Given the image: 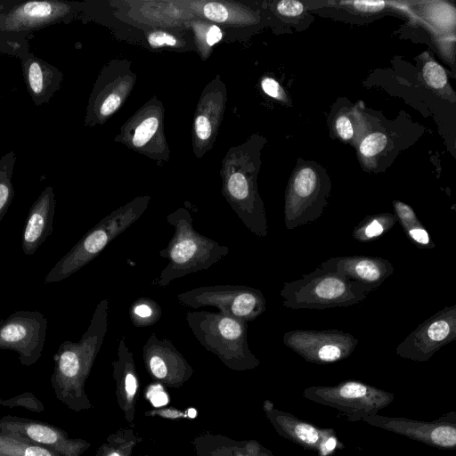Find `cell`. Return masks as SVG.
<instances>
[{"label":"cell","instance_id":"obj_1","mask_svg":"<svg viewBox=\"0 0 456 456\" xmlns=\"http://www.w3.org/2000/svg\"><path fill=\"white\" fill-rule=\"evenodd\" d=\"M109 301L96 305L89 326L78 342H62L53 354L50 382L57 400L78 413L93 408L85 387L108 330Z\"/></svg>","mask_w":456,"mask_h":456},{"label":"cell","instance_id":"obj_2","mask_svg":"<svg viewBox=\"0 0 456 456\" xmlns=\"http://www.w3.org/2000/svg\"><path fill=\"white\" fill-rule=\"evenodd\" d=\"M174 227L167 247L159 254L167 265L151 284L166 287L173 281L200 271L208 270L226 256L229 247L200 233L193 227L191 214L180 208L167 216Z\"/></svg>","mask_w":456,"mask_h":456},{"label":"cell","instance_id":"obj_3","mask_svg":"<svg viewBox=\"0 0 456 456\" xmlns=\"http://www.w3.org/2000/svg\"><path fill=\"white\" fill-rule=\"evenodd\" d=\"M185 320L198 342L232 370H247L259 365L249 349L248 322L220 312L188 311Z\"/></svg>","mask_w":456,"mask_h":456},{"label":"cell","instance_id":"obj_4","mask_svg":"<svg viewBox=\"0 0 456 456\" xmlns=\"http://www.w3.org/2000/svg\"><path fill=\"white\" fill-rule=\"evenodd\" d=\"M368 293L344 274L320 265L298 280L285 281L280 291L282 305L294 310L350 306L363 301Z\"/></svg>","mask_w":456,"mask_h":456},{"label":"cell","instance_id":"obj_5","mask_svg":"<svg viewBox=\"0 0 456 456\" xmlns=\"http://www.w3.org/2000/svg\"><path fill=\"white\" fill-rule=\"evenodd\" d=\"M147 199H137L113 211L90 229L45 275V284L61 281L94 260L146 210Z\"/></svg>","mask_w":456,"mask_h":456},{"label":"cell","instance_id":"obj_6","mask_svg":"<svg viewBox=\"0 0 456 456\" xmlns=\"http://www.w3.org/2000/svg\"><path fill=\"white\" fill-rule=\"evenodd\" d=\"M178 302L194 310L214 306L218 312L251 322L266 310V300L258 289L243 285H214L191 289L177 295Z\"/></svg>","mask_w":456,"mask_h":456},{"label":"cell","instance_id":"obj_7","mask_svg":"<svg viewBox=\"0 0 456 456\" xmlns=\"http://www.w3.org/2000/svg\"><path fill=\"white\" fill-rule=\"evenodd\" d=\"M330 183L321 170L305 166L291 176L285 195L284 224L288 230L314 222L328 205Z\"/></svg>","mask_w":456,"mask_h":456},{"label":"cell","instance_id":"obj_8","mask_svg":"<svg viewBox=\"0 0 456 456\" xmlns=\"http://www.w3.org/2000/svg\"><path fill=\"white\" fill-rule=\"evenodd\" d=\"M47 319L38 311L19 310L0 320V349L18 353L21 365L35 364L42 355Z\"/></svg>","mask_w":456,"mask_h":456},{"label":"cell","instance_id":"obj_9","mask_svg":"<svg viewBox=\"0 0 456 456\" xmlns=\"http://www.w3.org/2000/svg\"><path fill=\"white\" fill-rule=\"evenodd\" d=\"M282 341L305 360L320 363L350 355L359 342L351 333L338 330H293L284 333Z\"/></svg>","mask_w":456,"mask_h":456},{"label":"cell","instance_id":"obj_10","mask_svg":"<svg viewBox=\"0 0 456 456\" xmlns=\"http://www.w3.org/2000/svg\"><path fill=\"white\" fill-rule=\"evenodd\" d=\"M455 338L456 305H452L420 323L398 345L396 353L403 357L424 361Z\"/></svg>","mask_w":456,"mask_h":456},{"label":"cell","instance_id":"obj_11","mask_svg":"<svg viewBox=\"0 0 456 456\" xmlns=\"http://www.w3.org/2000/svg\"><path fill=\"white\" fill-rule=\"evenodd\" d=\"M0 431L15 435L61 456H81L91 446L90 442L70 438L63 429L45 421L12 415L0 418Z\"/></svg>","mask_w":456,"mask_h":456},{"label":"cell","instance_id":"obj_12","mask_svg":"<svg viewBox=\"0 0 456 456\" xmlns=\"http://www.w3.org/2000/svg\"><path fill=\"white\" fill-rule=\"evenodd\" d=\"M142 361L149 376L157 383L179 388L193 375L183 354L167 338L151 333L142 346Z\"/></svg>","mask_w":456,"mask_h":456},{"label":"cell","instance_id":"obj_13","mask_svg":"<svg viewBox=\"0 0 456 456\" xmlns=\"http://www.w3.org/2000/svg\"><path fill=\"white\" fill-rule=\"evenodd\" d=\"M320 266L344 274L362 285L369 293L379 287L395 270L388 260L368 256L330 257L323 261Z\"/></svg>","mask_w":456,"mask_h":456},{"label":"cell","instance_id":"obj_14","mask_svg":"<svg viewBox=\"0 0 456 456\" xmlns=\"http://www.w3.org/2000/svg\"><path fill=\"white\" fill-rule=\"evenodd\" d=\"M112 376L116 383V398L125 419L132 424L134 420L136 403L140 391V379L134 354L122 336L118 344L117 359L111 362Z\"/></svg>","mask_w":456,"mask_h":456},{"label":"cell","instance_id":"obj_15","mask_svg":"<svg viewBox=\"0 0 456 456\" xmlns=\"http://www.w3.org/2000/svg\"><path fill=\"white\" fill-rule=\"evenodd\" d=\"M55 205L53 188L47 187L31 206L21 235V248L26 256L35 254L51 235Z\"/></svg>","mask_w":456,"mask_h":456},{"label":"cell","instance_id":"obj_16","mask_svg":"<svg viewBox=\"0 0 456 456\" xmlns=\"http://www.w3.org/2000/svg\"><path fill=\"white\" fill-rule=\"evenodd\" d=\"M393 207L397 220L408 239L419 248H434L436 244L432 241L428 232L418 219L413 208L408 204L394 200Z\"/></svg>","mask_w":456,"mask_h":456},{"label":"cell","instance_id":"obj_17","mask_svg":"<svg viewBox=\"0 0 456 456\" xmlns=\"http://www.w3.org/2000/svg\"><path fill=\"white\" fill-rule=\"evenodd\" d=\"M134 427L120 428L110 434L97 449L94 456H131L134 448L142 442Z\"/></svg>","mask_w":456,"mask_h":456},{"label":"cell","instance_id":"obj_18","mask_svg":"<svg viewBox=\"0 0 456 456\" xmlns=\"http://www.w3.org/2000/svg\"><path fill=\"white\" fill-rule=\"evenodd\" d=\"M396 222L395 215L391 213L368 216L354 226L352 236L357 241L370 242L387 232Z\"/></svg>","mask_w":456,"mask_h":456},{"label":"cell","instance_id":"obj_19","mask_svg":"<svg viewBox=\"0 0 456 456\" xmlns=\"http://www.w3.org/2000/svg\"><path fill=\"white\" fill-rule=\"evenodd\" d=\"M0 456H61L11 433L0 431Z\"/></svg>","mask_w":456,"mask_h":456},{"label":"cell","instance_id":"obj_20","mask_svg":"<svg viewBox=\"0 0 456 456\" xmlns=\"http://www.w3.org/2000/svg\"><path fill=\"white\" fill-rule=\"evenodd\" d=\"M50 68L37 60H28L25 73L28 88L35 100L43 99L50 89Z\"/></svg>","mask_w":456,"mask_h":456},{"label":"cell","instance_id":"obj_21","mask_svg":"<svg viewBox=\"0 0 456 456\" xmlns=\"http://www.w3.org/2000/svg\"><path fill=\"white\" fill-rule=\"evenodd\" d=\"M160 305L149 297H139L129 308L131 322L135 327H150L156 324L161 318Z\"/></svg>","mask_w":456,"mask_h":456},{"label":"cell","instance_id":"obj_22","mask_svg":"<svg viewBox=\"0 0 456 456\" xmlns=\"http://www.w3.org/2000/svg\"><path fill=\"white\" fill-rule=\"evenodd\" d=\"M56 11V6L49 2H28L17 9L15 16L26 25H37L50 20Z\"/></svg>","mask_w":456,"mask_h":456},{"label":"cell","instance_id":"obj_23","mask_svg":"<svg viewBox=\"0 0 456 456\" xmlns=\"http://www.w3.org/2000/svg\"><path fill=\"white\" fill-rule=\"evenodd\" d=\"M388 143L387 135L376 131L366 135L360 143L359 152L366 159H370L385 151Z\"/></svg>","mask_w":456,"mask_h":456},{"label":"cell","instance_id":"obj_24","mask_svg":"<svg viewBox=\"0 0 456 456\" xmlns=\"http://www.w3.org/2000/svg\"><path fill=\"white\" fill-rule=\"evenodd\" d=\"M0 405L13 408L22 407L34 412H42L44 404L32 393L25 392L9 399L0 397Z\"/></svg>","mask_w":456,"mask_h":456},{"label":"cell","instance_id":"obj_25","mask_svg":"<svg viewBox=\"0 0 456 456\" xmlns=\"http://www.w3.org/2000/svg\"><path fill=\"white\" fill-rule=\"evenodd\" d=\"M11 175V169L0 167V222L7 213L14 196Z\"/></svg>","mask_w":456,"mask_h":456},{"label":"cell","instance_id":"obj_26","mask_svg":"<svg viewBox=\"0 0 456 456\" xmlns=\"http://www.w3.org/2000/svg\"><path fill=\"white\" fill-rule=\"evenodd\" d=\"M422 76L428 86L434 89H442L447 84V75L444 68L433 61L425 63Z\"/></svg>","mask_w":456,"mask_h":456},{"label":"cell","instance_id":"obj_27","mask_svg":"<svg viewBox=\"0 0 456 456\" xmlns=\"http://www.w3.org/2000/svg\"><path fill=\"white\" fill-rule=\"evenodd\" d=\"M159 127V120L155 117L144 119L136 128L133 137V143L137 147L144 145L153 136Z\"/></svg>","mask_w":456,"mask_h":456},{"label":"cell","instance_id":"obj_28","mask_svg":"<svg viewBox=\"0 0 456 456\" xmlns=\"http://www.w3.org/2000/svg\"><path fill=\"white\" fill-rule=\"evenodd\" d=\"M193 409L180 411L174 407H159L144 411V415L148 417H159L165 419L180 420L183 419H191L197 415V412L191 411Z\"/></svg>","mask_w":456,"mask_h":456},{"label":"cell","instance_id":"obj_29","mask_svg":"<svg viewBox=\"0 0 456 456\" xmlns=\"http://www.w3.org/2000/svg\"><path fill=\"white\" fill-rule=\"evenodd\" d=\"M432 441L441 446H454L456 432L452 427H438L431 433Z\"/></svg>","mask_w":456,"mask_h":456},{"label":"cell","instance_id":"obj_30","mask_svg":"<svg viewBox=\"0 0 456 456\" xmlns=\"http://www.w3.org/2000/svg\"><path fill=\"white\" fill-rule=\"evenodd\" d=\"M335 130L337 134L345 141L354 137V128L352 119L345 115H339L335 120Z\"/></svg>","mask_w":456,"mask_h":456},{"label":"cell","instance_id":"obj_31","mask_svg":"<svg viewBox=\"0 0 456 456\" xmlns=\"http://www.w3.org/2000/svg\"><path fill=\"white\" fill-rule=\"evenodd\" d=\"M204 15L216 22L225 21L228 18V12L225 6L219 3L210 2L203 7Z\"/></svg>","mask_w":456,"mask_h":456},{"label":"cell","instance_id":"obj_32","mask_svg":"<svg viewBox=\"0 0 456 456\" xmlns=\"http://www.w3.org/2000/svg\"><path fill=\"white\" fill-rule=\"evenodd\" d=\"M304 10L303 4L298 1L282 0L277 4V11L282 16L293 18L299 16Z\"/></svg>","mask_w":456,"mask_h":456},{"label":"cell","instance_id":"obj_33","mask_svg":"<svg viewBox=\"0 0 456 456\" xmlns=\"http://www.w3.org/2000/svg\"><path fill=\"white\" fill-rule=\"evenodd\" d=\"M366 393V386L358 382H348L339 388V395L345 398H358Z\"/></svg>","mask_w":456,"mask_h":456},{"label":"cell","instance_id":"obj_34","mask_svg":"<svg viewBox=\"0 0 456 456\" xmlns=\"http://www.w3.org/2000/svg\"><path fill=\"white\" fill-rule=\"evenodd\" d=\"M295 432L300 440L308 444H314L319 438L316 429L307 424L301 423L297 425Z\"/></svg>","mask_w":456,"mask_h":456},{"label":"cell","instance_id":"obj_35","mask_svg":"<svg viewBox=\"0 0 456 456\" xmlns=\"http://www.w3.org/2000/svg\"><path fill=\"white\" fill-rule=\"evenodd\" d=\"M264 92L275 99H283V92L279 83L272 77H265L261 82Z\"/></svg>","mask_w":456,"mask_h":456},{"label":"cell","instance_id":"obj_36","mask_svg":"<svg viewBox=\"0 0 456 456\" xmlns=\"http://www.w3.org/2000/svg\"><path fill=\"white\" fill-rule=\"evenodd\" d=\"M149 43L153 47L161 45H175L176 40L174 37L164 32H155L150 35Z\"/></svg>","mask_w":456,"mask_h":456},{"label":"cell","instance_id":"obj_37","mask_svg":"<svg viewBox=\"0 0 456 456\" xmlns=\"http://www.w3.org/2000/svg\"><path fill=\"white\" fill-rule=\"evenodd\" d=\"M195 128L198 137L201 140H207L211 134V125L209 120L204 115L198 116L195 120Z\"/></svg>","mask_w":456,"mask_h":456},{"label":"cell","instance_id":"obj_38","mask_svg":"<svg viewBox=\"0 0 456 456\" xmlns=\"http://www.w3.org/2000/svg\"><path fill=\"white\" fill-rule=\"evenodd\" d=\"M120 105V98L117 94L109 95L101 106V114L108 116L112 114Z\"/></svg>","mask_w":456,"mask_h":456},{"label":"cell","instance_id":"obj_39","mask_svg":"<svg viewBox=\"0 0 456 456\" xmlns=\"http://www.w3.org/2000/svg\"><path fill=\"white\" fill-rule=\"evenodd\" d=\"M354 6L362 11H379L385 5V2H370V1H356L354 2Z\"/></svg>","mask_w":456,"mask_h":456},{"label":"cell","instance_id":"obj_40","mask_svg":"<svg viewBox=\"0 0 456 456\" xmlns=\"http://www.w3.org/2000/svg\"><path fill=\"white\" fill-rule=\"evenodd\" d=\"M222 32L217 26H212L207 34V43L208 45H213L219 42L222 38Z\"/></svg>","mask_w":456,"mask_h":456},{"label":"cell","instance_id":"obj_41","mask_svg":"<svg viewBox=\"0 0 456 456\" xmlns=\"http://www.w3.org/2000/svg\"><path fill=\"white\" fill-rule=\"evenodd\" d=\"M141 456H148V455H141Z\"/></svg>","mask_w":456,"mask_h":456}]
</instances>
